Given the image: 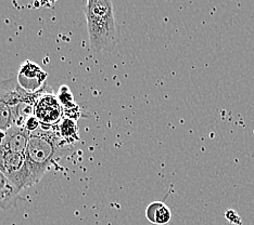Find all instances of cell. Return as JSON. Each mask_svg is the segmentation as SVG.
Segmentation results:
<instances>
[{
  "instance_id": "obj_10",
  "label": "cell",
  "mask_w": 254,
  "mask_h": 225,
  "mask_svg": "<svg viewBox=\"0 0 254 225\" xmlns=\"http://www.w3.org/2000/svg\"><path fill=\"white\" fill-rule=\"evenodd\" d=\"M58 134L64 140L68 145H72L78 140V127L74 119L64 118L58 125Z\"/></svg>"
},
{
  "instance_id": "obj_1",
  "label": "cell",
  "mask_w": 254,
  "mask_h": 225,
  "mask_svg": "<svg viewBox=\"0 0 254 225\" xmlns=\"http://www.w3.org/2000/svg\"><path fill=\"white\" fill-rule=\"evenodd\" d=\"M70 146L58 134L57 129L40 128L31 134L24 153L25 168L22 188L37 184Z\"/></svg>"
},
{
  "instance_id": "obj_11",
  "label": "cell",
  "mask_w": 254,
  "mask_h": 225,
  "mask_svg": "<svg viewBox=\"0 0 254 225\" xmlns=\"http://www.w3.org/2000/svg\"><path fill=\"white\" fill-rule=\"evenodd\" d=\"M57 96L59 99L64 112H66L67 109L70 112H72V109H77V105L74 103V97L71 90L68 89V87L62 86L59 89V93H58Z\"/></svg>"
},
{
  "instance_id": "obj_12",
  "label": "cell",
  "mask_w": 254,
  "mask_h": 225,
  "mask_svg": "<svg viewBox=\"0 0 254 225\" xmlns=\"http://www.w3.org/2000/svg\"><path fill=\"white\" fill-rule=\"evenodd\" d=\"M225 219L234 225H242V220L239 216V213L234 209H228L226 212H225Z\"/></svg>"
},
{
  "instance_id": "obj_13",
  "label": "cell",
  "mask_w": 254,
  "mask_h": 225,
  "mask_svg": "<svg viewBox=\"0 0 254 225\" xmlns=\"http://www.w3.org/2000/svg\"><path fill=\"white\" fill-rule=\"evenodd\" d=\"M24 128L27 131H30L31 134H33V132H35V131H37V130H39L40 128H42V125H40L38 119L35 116H32L31 118H28L25 121Z\"/></svg>"
},
{
  "instance_id": "obj_4",
  "label": "cell",
  "mask_w": 254,
  "mask_h": 225,
  "mask_svg": "<svg viewBox=\"0 0 254 225\" xmlns=\"http://www.w3.org/2000/svg\"><path fill=\"white\" fill-rule=\"evenodd\" d=\"M63 113L64 111L58 96L46 85L34 105V116L38 119L43 129H54L59 125Z\"/></svg>"
},
{
  "instance_id": "obj_14",
  "label": "cell",
  "mask_w": 254,
  "mask_h": 225,
  "mask_svg": "<svg viewBox=\"0 0 254 225\" xmlns=\"http://www.w3.org/2000/svg\"><path fill=\"white\" fill-rule=\"evenodd\" d=\"M4 138H5V131L0 129V147L2 146V143L4 141Z\"/></svg>"
},
{
  "instance_id": "obj_2",
  "label": "cell",
  "mask_w": 254,
  "mask_h": 225,
  "mask_svg": "<svg viewBox=\"0 0 254 225\" xmlns=\"http://www.w3.org/2000/svg\"><path fill=\"white\" fill-rule=\"evenodd\" d=\"M91 50L96 53L114 49L119 42L113 2L88 0L84 8Z\"/></svg>"
},
{
  "instance_id": "obj_6",
  "label": "cell",
  "mask_w": 254,
  "mask_h": 225,
  "mask_svg": "<svg viewBox=\"0 0 254 225\" xmlns=\"http://www.w3.org/2000/svg\"><path fill=\"white\" fill-rule=\"evenodd\" d=\"M0 168L7 175L15 187L22 190L23 175L25 168V155L22 153L0 152Z\"/></svg>"
},
{
  "instance_id": "obj_7",
  "label": "cell",
  "mask_w": 254,
  "mask_h": 225,
  "mask_svg": "<svg viewBox=\"0 0 254 225\" xmlns=\"http://www.w3.org/2000/svg\"><path fill=\"white\" fill-rule=\"evenodd\" d=\"M31 132L24 127L13 126L5 132V138L0 147V152L5 153H25Z\"/></svg>"
},
{
  "instance_id": "obj_3",
  "label": "cell",
  "mask_w": 254,
  "mask_h": 225,
  "mask_svg": "<svg viewBox=\"0 0 254 225\" xmlns=\"http://www.w3.org/2000/svg\"><path fill=\"white\" fill-rule=\"evenodd\" d=\"M23 90L16 77L0 82V129L7 132L15 126L16 108L22 101Z\"/></svg>"
},
{
  "instance_id": "obj_5",
  "label": "cell",
  "mask_w": 254,
  "mask_h": 225,
  "mask_svg": "<svg viewBox=\"0 0 254 225\" xmlns=\"http://www.w3.org/2000/svg\"><path fill=\"white\" fill-rule=\"evenodd\" d=\"M47 77V72H45L36 63L27 60L21 65L16 75V82L23 91L27 93H36L46 86Z\"/></svg>"
},
{
  "instance_id": "obj_8",
  "label": "cell",
  "mask_w": 254,
  "mask_h": 225,
  "mask_svg": "<svg viewBox=\"0 0 254 225\" xmlns=\"http://www.w3.org/2000/svg\"><path fill=\"white\" fill-rule=\"evenodd\" d=\"M20 193L21 190L15 187L3 170L0 168V208L7 211L18 206V203L22 199Z\"/></svg>"
},
{
  "instance_id": "obj_9",
  "label": "cell",
  "mask_w": 254,
  "mask_h": 225,
  "mask_svg": "<svg viewBox=\"0 0 254 225\" xmlns=\"http://www.w3.org/2000/svg\"><path fill=\"white\" fill-rule=\"evenodd\" d=\"M146 218L148 221L155 225H166L172 219V212L169 206L162 201H154L146 209Z\"/></svg>"
}]
</instances>
